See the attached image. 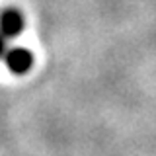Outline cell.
I'll return each instance as SVG.
<instances>
[{
  "label": "cell",
  "mask_w": 156,
  "mask_h": 156,
  "mask_svg": "<svg viewBox=\"0 0 156 156\" xmlns=\"http://www.w3.org/2000/svg\"><path fill=\"white\" fill-rule=\"evenodd\" d=\"M33 62H35V57L26 47H10L6 51V55H4V65L16 76L27 74L33 68Z\"/></svg>",
  "instance_id": "1"
},
{
  "label": "cell",
  "mask_w": 156,
  "mask_h": 156,
  "mask_svg": "<svg viewBox=\"0 0 156 156\" xmlns=\"http://www.w3.org/2000/svg\"><path fill=\"white\" fill-rule=\"evenodd\" d=\"M23 14L16 8H6L0 12V33L6 39H16L23 31Z\"/></svg>",
  "instance_id": "2"
},
{
  "label": "cell",
  "mask_w": 156,
  "mask_h": 156,
  "mask_svg": "<svg viewBox=\"0 0 156 156\" xmlns=\"http://www.w3.org/2000/svg\"><path fill=\"white\" fill-rule=\"evenodd\" d=\"M6 41L8 39L0 33V58H4V55H6V51H8V45H6Z\"/></svg>",
  "instance_id": "3"
}]
</instances>
